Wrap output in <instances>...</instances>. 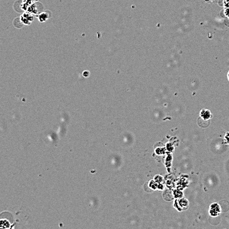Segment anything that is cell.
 Instances as JSON below:
<instances>
[{"label":"cell","instance_id":"obj_1","mask_svg":"<svg viewBox=\"0 0 229 229\" xmlns=\"http://www.w3.org/2000/svg\"><path fill=\"white\" fill-rule=\"evenodd\" d=\"M34 21V15L28 11H24L20 17V21L23 25H30Z\"/></svg>","mask_w":229,"mask_h":229},{"label":"cell","instance_id":"obj_8","mask_svg":"<svg viewBox=\"0 0 229 229\" xmlns=\"http://www.w3.org/2000/svg\"><path fill=\"white\" fill-rule=\"evenodd\" d=\"M228 78H229V74H228Z\"/></svg>","mask_w":229,"mask_h":229},{"label":"cell","instance_id":"obj_3","mask_svg":"<svg viewBox=\"0 0 229 229\" xmlns=\"http://www.w3.org/2000/svg\"><path fill=\"white\" fill-rule=\"evenodd\" d=\"M26 11L32 14V15H33L34 16V15L37 16V15L40 13V12L38 11V8H37L36 3L31 5V6L28 7Z\"/></svg>","mask_w":229,"mask_h":229},{"label":"cell","instance_id":"obj_5","mask_svg":"<svg viewBox=\"0 0 229 229\" xmlns=\"http://www.w3.org/2000/svg\"><path fill=\"white\" fill-rule=\"evenodd\" d=\"M10 228V223L7 220L0 221V228Z\"/></svg>","mask_w":229,"mask_h":229},{"label":"cell","instance_id":"obj_7","mask_svg":"<svg viewBox=\"0 0 229 229\" xmlns=\"http://www.w3.org/2000/svg\"><path fill=\"white\" fill-rule=\"evenodd\" d=\"M82 75H83V76H84V77H88L89 76V75H90V72H88V71H84V72H83Z\"/></svg>","mask_w":229,"mask_h":229},{"label":"cell","instance_id":"obj_6","mask_svg":"<svg viewBox=\"0 0 229 229\" xmlns=\"http://www.w3.org/2000/svg\"><path fill=\"white\" fill-rule=\"evenodd\" d=\"M22 1L26 3L28 6H31V5L36 3L37 1H38V0H22Z\"/></svg>","mask_w":229,"mask_h":229},{"label":"cell","instance_id":"obj_2","mask_svg":"<svg viewBox=\"0 0 229 229\" xmlns=\"http://www.w3.org/2000/svg\"><path fill=\"white\" fill-rule=\"evenodd\" d=\"M37 17L39 22L43 23V22H45L49 19V16L48 13L43 11V12H40V13L37 15Z\"/></svg>","mask_w":229,"mask_h":229},{"label":"cell","instance_id":"obj_4","mask_svg":"<svg viewBox=\"0 0 229 229\" xmlns=\"http://www.w3.org/2000/svg\"><path fill=\"white\" fill-rule=\"evenodd\" d=\"M200 115L204 119H208L210 118L211 113L210 112L207 110H203L201 112Z\"/></svg>","mask_w":229,"mask_h":229}]
</instances>
